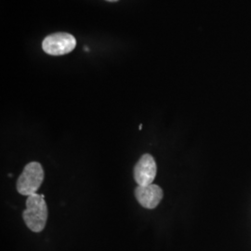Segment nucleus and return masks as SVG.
<instances>
[{
  "label": "nucleus",
  "instance_id": "obj_1",
  "mask_svg": "<svg viewBox=\"0 0 251 251\" xmlns=\"http://www.w3.org/2000/svg\"><path fill=\"white\" fill-rule=\"evenodd\" d=\"M26 208L23 212V219L27 227L39 233L44 230L48 221V206L43 195L29 196L25 202Z\"/></svg>",
  "mask_w": 251,
  "mask_h": 251
},
{
  "label": "nucleus",
  "instance_id": "obj_2",
  "mask_svg": "<svg viewBox=\"0 0 251 251\" xmlns=\"http://www.w3.org/2000/svg\"><path fill=\"white\" fill-rule=\"evenodd\" d=\"M44 171L38 162L28 163L17 179V191L22 196H32L41 186Z\"/></svg>",
  "mask_w": 251,
  "mask_h": 251
},
{
  "label": "nucleus",
  "instance_id": "obj_3",
  "mask_svg": "<svg viewBox=\"0 0 251 251\" xmlns=\"http://www.w3.org/2000/svg\"><path fill=\"white\" fill-rule=\"evenodd\" d=\"M76 46L75 36L67 33H56L47 36L42 42V49L46 53L60 56L70 53Z\"/></svg>",
  "mask_w": 251,
  "mask_h": 251
},
{
  "label": "nucleus",
  "instance_id": "obj_4",
  "mask_svg": "<svg viewBox=\"0 0 251 251\" xmlns=\"http://www.w3.org/2000/svg\"><path fill=\"white\" fill-rule=\"evenodd\" d=\"M156 163L149 153L144 154L135 165L133 175L135 181L139 186H146L152 184L156 176Z\"/></svg>",
  "mask_w": 251,
  "mask_h": 251
},
{
  "label": "nucleus",
  "instance_id": "obj_5",
  "mask_svg": "<svg viewBox=\"0 0 251 251\" xmlns=\"http://www.w3.org/2000/svg\"><path fill=\"white\" fill-rule=\"evenodd\" d=\"M135 198L140 205L147 209H153L163 198V190L156 184L139 186L135 189Z\"/></svg>",
  "mask_w": 251,
  "mask_h": 251
},
{
  "label": "nucleus",
  "instance_id": "obj_6",
  "mask_svg": "<svg viewBox=\"0 0 251 251\" xmlns=\"http://www.w3.org/2000/svg\"><path fill=\"white\" fill-rule=\"evenodd\" d=\"M106 1H109V2H116V1H118V0H106Z\"/></svg>",
  "mask_w": 251,
  "mask_h": 251
},
{
  "label": "nucleus",
  "instance_id": "obj_7",
  "mask_svg": "<svg viewBox=\"0 0 251 251\" xmlns=\"http://www.w3.org/2000/svg\"><path fill=\"white\" fill-rule=\"evenodd\" d=\"M142 127H143V125H140V126H139V129H140V130H142Z\"/></svg>",
  "mask_w": 251,
  "mask_h": 251
}]
</instances>
